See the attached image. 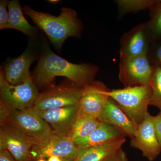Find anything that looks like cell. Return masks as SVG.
Returning <instances> with one entry per match:
<instances>
[{"instance_id":"obj_1","label":"cell","mask_w":161,"mask_h":161,"mask_svg":"<svg viewBox=\"0 0 161 161\" xmlns=\"http://www.w3.org/2000/svg\"><path fill=\"white\" fill-rule=\"evenodd\" d=\"M98 71V67L92 64L70 62L56 55L46 45L31 77L37 86L47 87V89L55 86L53 83L57 77H65L83 87L94 80Z\"/></svg>"},{"instance_id":"obj_2","label":"cell","mask_w":161,"mask_h":161,"mask_svg":"<svg viewBox=\"0 0 161 161\" xmlns=\"http://www.w3.org/2000/svg\"><path fill=\"white\" fill-rule=\"evenodd\" d=\"M23 10L45 33L58 51L68 38L81 37L83 26L74 9L63 7L58 16L36 11L28 6L23 7Z\"/></svg>"},{"instance_id":"obj_3","label":"cell","mask_w":161,"mask_h":161,"mask_svg":"<svg viewBox=\"0 0 161 161\" xmlns=\"http://www.w3.org/2000/svg\"><path fill=\"white\" fill-rule=\"evenodd\" d=\"M106 94L138 125L143 121L149 112L148 107L152 94L150 85L108 90Z\"/></svg>"},{"instance_id":"obj_4","label":"cell","mask_w":161,"mask_h":161,"mask_svg":"<svg viewBox=\"0 0 161 161\" xmlns=\"http://www.w3.org/2000/svg\"><path fill=\"white\" fill-rule=\"evenodd\" d=\"M0 122L35 140L38 143L54 133L47 123L31 109H9L0 106Z\"/></svg>"},{"instance_id":"obj_5","label":"cell","mask_w":161,"mask_h":161,"mask_svg":"<svg viewBox=\"0 0 161 161\" xmlns=\"http://www.w3.org/2000/svg\"><path fill=\"white\" fill-rule=\"evenodd\" d=\"M40 93L32 77L24 83L13 85L0 73V106L9 109L26 110L33 108Z\"/></svg>"},{"instance_id":"obj_6","label":"cell","mask_w":161,"mask_h":161,"mask_svg":"<svg viewBox=\"0 0 161 161\" xmlns=\"http://www.w3.org/2000/svg\"><path fill=\"white\" fill-rule=\"evenodd\" d=\"M119 78L125 87L150 85L153 66L148 55L128 58L119 55Z\"/></svg>"},{"instance_id":"obj_7","label":"cell","mask_w":161,"mask_h":161,"mask_svg":"<svg viewBox=\"0 0 161 161\" xmlns=\"http://www.w3.org/2000/svg\"><path fill=\"white\" fill-rule=\"evenodd\" d=\"M82 90L76 85L53 87L40 93L33 108L45 110L78 105Z\"/></svg>"},{"instance_id":"obj_8","label":"cell","mask_w":161,"mask_h":161,"mask_svg":"<svg viewBox=\"0 0 161 161\" xmlns=\"http://www.w3.org/2000/svg\"><path fill=\"white\" fill-rule=\"evenodd\" d=\"M37 142L0 122V148L7 149L17 161H36L32 151Z\"/></svg>"},{"instance_id":"obj_9","label":"cell","mask_w":161,"mask_h":161,"mask_svg":"<svg viewBox=\"0 0 161 161\" xmlns=\"http://www.w3.org/2000/svg\"><path fill=\"white\" fill-rule=\"evenodd\" d=\"M79 149L67 136L53 134L46 140L38 143L32 151L36 161L39 159L57 156L66 161H75Z\"/></svg>"},{"instance_id":"obj_10","label":"cell","mask_w":161,"mask_h":161,"mask_svg":"<svg viewBox=\"0 0 161 161\" xmlns=\"http://www.w3.org/2000/svg\"><path fill=\"white\" fill-rule=\"evenodd\" d=\"M108 90L106 86L99 81L93 80L83 86L77 116L89 115L98 119L109 99L106 94Z\"/></svg>"},{"instance_id":"obj_11","label":"cell","mask_w":161,"mask_h":161,"mask_svg":"<svg viewBox=\"0 0 161 161\" xmlns=\"http://www.w3.org/2000/svg\"><path fill=\"white\" fill-rule=\"evenodd\" d=\"M153 41L147 23H141L122 36L119 55L128 58L147 55Z\"/></svg>"},{"instance_id":"obj_12","label":"cell","mask_w":161,"mask_h":161,"mask_svg":"<svg viewBox=\"0 0 161 161\" xmlns=\"http://www.w3.org/2000/svg\"><path fill=\"white\" fill-rule=\"evenodd\" d=\"M78 105L50 109L37 110L31 108L49 126L54 134L69 136L77 118Z\"/></svg>"},{"instance_id":"obj_13","label":"cell","mask_w":161,"mask_h":161,"mask_svg":"<svg viewBox=\"0 0 161 161\" xmlns=\"http://www.w3.org/2000/svg\"><path fill=\"white\" fill-rule=\"evenodd\" d=\"M131 139V146L142 151L143 156L148 160H154L161 152L153 116L149 112L147 113L143 121L138 125L136 134Z\"/></svg>"},{"instance_id":"obj_14","label":"cell","mask_w":161,"mask_h":161,"mask_svg":"<svg viewBox=\"0 0 161 161\" xmlns=\"http://www.w3.org/2000/svg\"><path fill=\"white\" fill-rule=\"evenodd\" d=\"M36 56L31 47L18 58L10 59L2 70L7 81L13 85H19L31 77L30 67L36 60Z\"/></svg>"},{"instance_id":"obj_15","label":"cell","mask_w":161,"mask_h":161,"mask_svg":"<svg viewBox=\"0 0 161 161\" xmlns=\"http://www.w3.org/2000/svg\"><path fill=\"white\" fill-rule=\"evenodd\" d=\"M98 119L102 123L115 127L125 136L131 139L137 132L138 125L131 120L110 98Z\"/></svg>"},{"instance_id":"obj_16","label":"cell","mask_w":161,"mask_h":161,"mask_svg":"<svg viewBox=\"0 0 161 161\" xmlns=\"http://www.w3.org/2000/svg\"><path fill=\"white\" fill-rule=\"evenodd\" d=\"M125 136L115 127L102 123L86 137L76 139L74 141L78 149L80 150L99 146Z\"/></svg>"},{"instance_id":"obj_17","label":"cell","mask_w":161,"mask_h":161,"mask_svg":"<svg viewBox=\"0 0 161 161\" xmlns=\"http://www.w3.org/2000/svg\"><path fill=\"white\" fill-rule=\"evenodd\" d=\"M125 140L123 137L99 146L80 149L75 161H102L121 149Z\"/></svg>"},{"instance_id":"obj_18","label":"cell","mask_w":161,"mask_h":161,"mask_svg":"<svg viewBox=\"0 0 161 161\" xmlns=\"http://www.w3.org/2000/svg\"><path fill=\"white\" fill-rule=\"evenodd\" d=\"M9 17V29L16 30L29 37L37 33V29L32 26L23 15V8L18 0L9 1L7 5Z\"/></svg>"},{"instance_id":"obj_19","label":"cell","mask_w":161,"mask_h":161,"mask_svg":"<svg viewBox=\"0 0 161 161\" xmlns=\"http://www.w3.org/2000/svg\"><path fill=\"white\" fill-rule=\"evenodd\" d=\"M102 123L97 119L86 115L77 116L69 136L73 140L84 138L90 135Z\"/></svg>"},{"instance_id":"obj_20","label":"cell","mask_w":161,"mask_h":161,"mask_svg":"<svg viewBox=\"0 0 161 161\" xmlns=\"http://www.w3.org/2000/svg\"><path fill=\"white\" fill-rule=\"evenodd\" d=\"M157 0H117L115 1L118 6L120 15L129 13L136 12L150 8Z\"/></svg>"},{"instance_id":"obj_21","label":"cell","mask_w":161,"mask_h":161,"mask_svg":"<svg viewBox=\"0 0 161 161\" xmlns=\"http://www.w3.org/2000/svg\"><path fill=\"white\" fill-rule=\"evenodd\" d=\"M150 21L147 23L153 40L161 38V1H158L150 8Z\"/></svg>"},{"instance_id":"obj_22","label":"cell","mask_w":161,"mask_h":161,"mask_svg":"<svg viewBox=\"0 0 161 161\" xmlns=\"http://www.w3.org/2000/svg\"><path fill=\"white\" fill-rule=\"evenodd\" d=\"M150 85L152 89L150 105L154 106L161 110V67L153 66V74Z\"/></svg>"},{"instance_id":"obj_23","label":"cell","mask_w":161,"mask_h":161,"mask_svg":"<svg viewBox=\"0 0 161 161\" xmlns=\"http://www.w3.org/2000/svg\"><path fill=\"white\" fill-rule=\"evenodd\" d=\"M147 55L153 66L161 67V38L154 40Z\"/></svg>"},{"instance_id":"obj_24","label":"cell","mask_w":161,"mask_h":161,"mask_svg":"<svg viewBox=\"0 0 161 161\" xmlns=\"http://www.w3.org/2000/svg\"><path fill=\"white\" fill-rule=\"evenodd\" d=\"M9 1L1 0L0 1V29H9V17L7 11V5Z\"/></svg>"},{"instance_id":"obj_25","label":"cell","mask_w":161,"mask_h":161,"mask_svg":"<svg viewBox=\"0 0 161 161\" xmlns=\"http://www.w3.org/2000/svg\"><path fill=\"white\" fill-rule=\"evenodd\" d=\"M102 161H128V159L125 153L121 148Z\"/></svg>"},{"instance_id":"obj_26","label":"cell","mask_w":161,"mask_h":161,"mask_svg":"<svg viewBox=\"0 0 161 161\" xmlns=\"http://www.w3.org/2000/svg\"><path fill=\"white\" fill-rule=\"evenodd\" d=\"M153 120L156 135L161 147V110L157 115L153 116Z\"/></svg>"},{"instance_id":"obj_27","label":"cell","mask_w":161,"mask_h":161,"mask_svg":"<svg viewBox=\"0 0 161 161\" xmlns=\"http://www.w3.org/2000/svg\"><path fill=\"white\" fill-rule=\"evenodd\" d=\"M0 161H17L7 149L0 148Z\"/></svg>"},{"instance_id":"obj_28","label":"cell","mask_w":161,"mask_h":161,"mask_svg":"<svg viewBox=\"0 0 161 161\" xmlns=\"http://www.w3.org/2000/svg\"><path fill=\"white\" fill-rule=\"evenodd\" d=\"M47 161H66L57 156H52L48 158Z\"/></svg>"},{"instance_id":"obj_29","label":"cell","mask_w":161,"mask_h":161,"mask_svg":"<svg viewBox=\"0 0 161 161\" xmlns=\"http://www.w3.org/2000/svg\"><path fill=\"white\" fill-rule=\"evenodd\" d=\"M36 161H47L45 160V159L41 158V159H38Z\"/></svg>"},{"instance_id":"obj_30","label":"cell","mask_w":161,"mask_h":161,"mask_svg":"<svg viewBox=\"0 0 161 161\" xmlns=\"http://www.w3.org/2000/svg\"><path fill=\"white\" fill-rule=\"evenodd\" d=\"M49 2H51V3H56L57 1H49Z\"/></svg>"}]
</instances>
